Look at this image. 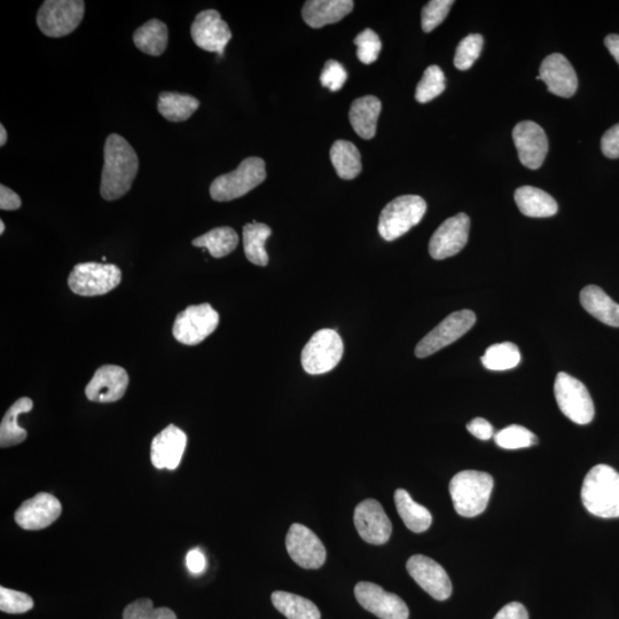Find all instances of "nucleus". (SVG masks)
Listing matches in <instances>:
<instances>
[{
	"label": "nucleus",
	"instance_id": "1",
	"mask_svg": "<svg viewBox=\"0 0 619 619\" xmlns=\"http://www.w3.org/2000/svg\"><path fill=\"white\" fill-rule=\"evenodd\" d=\"M104 169L100 193L106 201H115L130 191L138 174L139 159L132 146L122 136L112 133L104 148Z\"/></svg>",
	"mask_w": 619,
	"mask_h": 619
},
{
	"label": "nucleus",
	"instance_id": "2",
	"mask_svg": "<svg viewBox=\"0 0 619 619\" xmlns=\"http://www.w3.org/2000/svg\"><path fill=\"white\" fill-rule=\"evenodd\" d=\"M582 501L591 514L602 519L619 517V474L613 467L598 465L585 476Z\"/></svg>",
	"mask_w": 619,
	"mask_h": 619
},
{
	"label": "nucleus",
	"instance_id": "3",
	"mask_svg": "<svg viewBox=\"0 0 619 619\" xmlns=\"http://www.w3.org/2000/svg\"><path fill=\"white\" fill-rule=\"evenodd\" d=\"M492 476L477 470H464L453 476L450 493L456 512L464 517H475L487 509L493 490Z\"/></svg>",
	"mask_w": 619,
	"mask_h": 619
},
{
	"label": "nucleus",
	"instance_id": "4",
	"mask_svg": "<svg viewBox=\"0 0 619 619\" xmlns=\"http://www.w3.org/2000/svg\"><path fill=\"white\" fill-rule=\"evenodd\" d=\"M427 203L418 195H403L388 203L381 211L379 233L386 241L403 237L421 222Z\"/></svg>",
	"mask_w": 619,
	"mask_h": 619
},
{
	"label": "nucleus",
	"instance_id": "5",
	"mask_svg": "<svg viewBox=\"0 0 619 619\" xmlns=\"http://www.w3.org/2000/svg\"><path fill=\"white\" fill-rule=\"evenodd\" d=\"M266 179L265 162L260 158H248L230 174L217 177L210 185V197L218 202H227L244 197Z\"/></svg>",
	"mask_w": 619,
	"mask_h": 619
},
{
	"label": "nucleus",
	"instance_id": "6",
	"mask_svg": "<svg viewBox=\"0 0 619 619\" xmlns=\"http://www.w3.org/2000/svg\"><path fill=\"white\" fill-rule=\"evenodd\" d=\"M83 0H46L37 14L39 30L47 37L72 34L84 18Z\"/></svg>",
	"mask_w": 619,
	"mask_h": 619
},
{
	"label": "nucleus",
	"instance_id": "7",
	"mask_svg": "<svg viewBox=\"0 0 619 619\" xmlns=\"http://www.w3.org/2000/svg\"><path fill=\"white\" fill-rule=\"evenodd\" d=\"M554 394L561 412L568 419L582 426L593 420V399L589 390L574 376L559 373L555 380Z\"/></svg>",
	"mask_w": 619,
	"mask_h": 619
},
{
	"label": "nucleus",
	"instance_id": "8",
	"mask_svg": "<svg viewBox=\"0 0 619 619\" xmlns=\"http://www.w3.org/2000/svg\"><path fill=\"white\" fill-rule=\"evenodd\" d=\"M122 272L114 264H77L68 278L73 293L80 296H100L120 285Z\"/></svg>",
	"mask_w": 619,
	"mask_h": 619
},
{
	"label": "nucleus",
	"instance_id": "9",
	"mask_svg": "<svg viewBox=\"0 0 619 619\" xmlns=\"http://www.w3.org/2000/svg\"><path fill=\"white\" fill-rule=\"evenodd\" d=\"M343 352L341 336L333 329H321L302 351L304 371L311 375L331 372L341 362Z\"/></svg>",
	"mask_w": 619,
	"mask_h": 619
},
{
	"label": "nucleus",
	"instance_id": "10",
	"mask_svg": "<svg viewBox=\"0 0 619 619\" xmlns=\"http://www.w3.org/2000/svg\"><path fill=\"white\" fill-rule=\"evenodd\" d=\"M218 324V312L210 304L191 305L177 316L172 334L186 346H198L216 331Z\"/></svg>",
	"mask_w": 619,
	"mask_h": 619
},
{
	"label": "nucleus",
	"instance_id": "11",
	"mask_svg": "<svg viewBox=\"0 0 619 619\" xmlns=\"http://www.w3.org/2000/svg\"><path fill=\"white\" fill-rule=\"evenodd\" d=\"M476 323V315L470 310L451 313L432 332L428 333L415 348V356L426 358L458 341L472 329Z\"/></svg>",
	"mask_w": 619,
	"mask_h": 619
},
{
	"label": "nucleus",
	"instance_id": "12",
	"mask_svg": "<svg viewBox=\"0 0 619 619\" xmlns=\"http://www.w3.org/2000/svg\"><path fill=\"white\" fill-rule=\"evenodd\" d=\"M286 548L291 559L304 569H319L326 561V548L315 532L295 523L288 530Z\"/></svg>",
	"mask_w": 619,
	"mask_h": 619
},
{
	"label": "nucleus",
	"instance_id": "13",
	"mask_svg": "<svg viewBox=\"0 0 619 619\" xmlns=\"http://www.w3.org/2000/svg\"><path fill=\"white\" fill-rule=\"evenodd\" d=\"M191 36L200 49L224 56V50L231 41L232 31L216 10L202 11L191 26Z\"/></svg>",
	"mask_w": 619,
	"mask_h": 619
},
{
	"label": "nucleus",
	"instance_id": "14",
	"mask_svg": "<svg viewBox=\"0 0 619 619\" xmlns=\"http://www.w3.org/2000/svg\"><path fill=\"white\" fill-rule=\"evenodd\" d=\"M359 605L381 619H409L406 603L394 593L386 592L381 586L360 582L355 587Z\"/></svg>",
	"mask_w": 619,
	"mask_h": 619
},
{
	"label": "nucleus",
	"instance_id": "15",
	"mask_svg": "<svg viewBox=\"0 0 619 619\" xmlns=\"http://www.w3.org/2000/svg\"><path fill=\"white\" fill-rule=\"evenodd\" d=\"M406 568L414 581L430 597L438 601L448 600L451 597L452 583L441 564L428 556L414 555L407 561Z\"/></svg>",
	"mask_w": 619,
	"mask_h": 619
},
{
	"label": "nucleus",
	"instance_id": "16",
	"mask_svg": "<svg viewBox=\"0 0 619 619\" xmlns=\"http://www.w3.org/2000/svg\"><path fill=\"white\" fill-rule=\"evenodd\" d=\"M354 521L359 536L368 544H386L393 534V524L378 500L362 501L355 509Z\"/></svg>",
	"mask_w": 619,
	"mask_h": 619
},
{
	"label": "nucleus",
	"instance_id": "17",
	"mask_svg": "<svg viewBox=\"0 0 619 619\" xmlns=\"http://www.w3.org/2000/svg\"><path fill=\"white\" fill-rule=\"evenodd\" d=\"M470 219L466 214L453 216L438 227L429 242L434 260H445L461 252L468 242Z\"/></svg>",
	"mask_w": 619,
	"mask_h": 619
},
{
	"label": "nucleus",
	"instance_id": "18",
	"mask_svg": "<svg viewBox=\"0 0 619 619\" xmlns=\"http://www.w3.org/2000/svg\"><path fill=\"white\" fill-rule=\"evenodd\" d=\"M513 139L524 167L537 170L543 166L548 153V139L540 125L531 121L516 124Z\"/></svg>",
	"mask_w": 619,
	"mask_h": 619
},
{
	"label": "nucleus",
	"instance_id": "19",
	"mask_svg": "<svg viewBox=\"0 0 619 619\" xmlns=\"http://www.w3.org/2000/svg\"><path fill=\"white\" fill-rule=\"evenodd\" d=\"M129 386V375L124 368L116 365L101 366L94 373L85 396L97 403H115L125 395Z\"/></svg>",
	"mask_w": 619,
	"mask_h": 619
},
{
	"label": "nucleus",
	"instance_id": "20",
	"mask_svg": "<svg viewBox=\"0 0 619 619\" xmlns=\"http://www.w3.org/2000/svg\"><path fill=\"white\" fill-rule=\"evenodd\" d=\"M61 512L60 501L50 493L41 492L19 507L15 522L25 530H42L56 522Z\"/></svg>",
	"mask_w": 619,
	"mask_h": 619
},
{
	"label": "nucleus",
	"instance_id": "21",
	"mask_svg": "<svg viewBox=\"0 0 619 619\" xmlns=\"http://www.w3.org/2000/svg\"><path fill=\"white\" fill-rule=\"evenodd\" d=\"M537 80L547 85V90L561 98H571L577 91L578 78L569 60L560 53L551 54L540 65Z\"/></svg>",
	"mask_w": 619,
	"mask_h": 619
},
{
	"label": "nucleus",
	"instance_id": "22",
	"mask_svg": "<svg viewBox=\"0 0 619 619\" xmlns=\"http://www.w3.org/2000/svg\"><path fill=\"white\" fill-rule=\"evenodd\" d=\"M187 436L174 425L155 436L151 446V460L155 468L175 470L182 462Z\"/></svg>",
	"mask_w": 619,
	"mask_h": 619
},
{
	"label": "nucleus",
	"instance_id": "23",
	"mask_svg": "<svg viewBox=\"0 0 619 619\" xmlns=\"http://www.w3.org/2000/svg\"><path fill=\"white\" fill-rule=\"evenodd\" d=\"M355 3L352 0H309L302 10V17L311 28L319 29L346 18Z\"/></svg>",
	"mask_w": 619,
	"mask_h": 619
},
{
	"label": "nucleus",
	"instance_id": "24",
	"mask_svg": "<svg viewBox=\"0 0 619 619\" xmlns=\"http://www.w3.org/2000/svg\"><path fill=\"white\" fill-rule=\"evenodd\" d=\"M381 111V101L374 96L358 98L352 103L349 119L360 138L370 140L375 137Z\"/></svg>",
	"mask_w": 619,
	"mask_h": 619
},
{
	"label": "nucleus",
	"instance_id": "25",
	"mask_svg": "<svg viewBox=\"0 0 619 619\" xmlns=\"http://www.w3.org/2000/svg\"><path fill=\"white\" fill-rule=\"evenodd\" d=\"M515 202L524 216L532 218L552 217L558 213V203L540 188L522 186L515 192Z\"/></svg>",
	"mask_w": 619,
	"mask_h": 619
},
{
	"label": "nucleus",
	"instance_id": "26",
	"mask_svg": "<svg viewBox=\"0 0 619 619\" xmlns=\"http://www.w3.org/2000/svg\"><path fill=\"white\" fill-rule=\"evenodd\" d=\"M583 308L601 323L619 327V304L598 286L590 285L581 292Z\"/></svg>",
	"mask_w": 619,
	"mask_h": 619
},
{
	"label": "nucleus",
	"instance_id": "27",
	"mask_svg": "<svg viewBox=\"0 0 619 619\" xmlns=\"http://www.w3.org/2000/svg\"><path fill=\"white\" fill-rule=\"evenodd\" d=\"M133 42L138 49L152 57H160L167 50L169 31L166 23L152 19L133 34Z\"/></svg>",
	"mask_w": 619,
	"mask_h": 619
},
{
	"label": "nucleus",
	"instance_id": "28",
	"mask_svg": "<svg viewBox=\"0 0 619 619\" xmlns=\"http://www.w3.org/2000/svg\"><path fill=\"white\" fill-rule=\"evenodd\" d=\"M395 504L399 516L402 517L407 529L421 534L427 531L433 523V516L426 507L415 503L410 493L404 489L395 492Z\"/></svg>",
	"mask_w": 619,
	"mask_h": 619
},
{
	"label": "nucleus",
	"instance_id": "29",
	"mask_svg": "<svg viewBox=\"0 0 619 619\" xmlns=\"http://www.w3.org/2000/svg\"><path fill=\"white\" fill-rule=\"evenodd\" d=\"M199 107L200 101L190 94L162 92L159 96L158 111L170 122L179 123L191 119Z\"/></svg>",
	"mask_w": 619,
	"mask_h": 619
},
{
	"label": "nucleus",
	"instance_id": "30",
	"mask_svg": "<svg viewBox=\"0 0 619 619\" xmlns=\"http://www.w3.org/2000/svg\"><path fill=\"white\" fill-rule=\"evenodd\" d=\"M34 402L28 397L20 398L6 412L0 425V446L3 449L26 441L27 432L18 423L19 415L33 410Z\"/></svg>",
	"mask_w": 619,
	"mask_h": 619
},
{
	"label": "nucleus",
	"instance_id": "31",
	"mask_svg": "<svg viewBox=\"0 0 619 619\" xmlns=\"http://www.w3.org/2000/svg\"><path fill=\"white\" fill-rule=\"evenodd\" d=\"M331 160L336 174L342 179H355L362 172V156L350 141H335L331 148Z\"/></svg>",
	"mask_w": 619,
	"mask_h": 619
},
{
	"label": "nucleus",
	"instance_id": "32",
	"mask_svg": "<svg viewBox=\"0 0 619 619\" xmlns=\"http://www.w3.org/2000/svg\"><path fill=\"white\" fill-rule=\"evenodd\" d=\"M273 606L288 619H320V611L312 601L293 593H272Z\"/></svg>",
	"mask_w": 619,
	"mask_h": 619
},
{
	"label": "nucleus",
	"instance_id": "33",
	"mask_svg": "<svg viewBox=\"0 0 619 619\" xmlns=\"http://www.w3.org/2000/svg\"><path fill=\"white\" fill-rule=\"evenodd\" d=\"M194 247L206 248L211 256L222 258L230 255L239 244V235L231 227L223 226L194 239Z\"/></svg>",
	"mask_w": 619,
	"mask_h": 619
},
{
	"label": "nucleus",
	"instance_id": "34",
	"mask_svg": "<svg viewBox=\"0 0 619 619\" xmlns=\"http://www.w3.org/2000/svg\"><path fill=\"white\" fill-rule=\"evenodd\" d=\"M271 227L263 223H249L244 227V249L250 263L258 266L269 264L265 242L271 237Z\"/></svg>",
	"mask_w": 619,
	"mask_h": 619
},
{
	"label": "nucleus",
	"instance_id": "35",
	"mask_svg": "<svg viewBox=\"0 0 619 619\" xmlns=\"http://www.w3.org/2000/svg\"><path fill=\"white\" fill-rule=\"evenodd\" d=\"M521 352L516 344L504 342L493 344L481 358L485 368L489 371L501 372L513 370L521 362Z\"/></svg>",
	"mask_w": 619,
	"mask_h": 619
},
{
	"label": "nucleus",
	"instance_id": "36",
	"mask_svg": "<svg viewBox=\"0 0 619 619\" xmlns=\"http://www.w3.org/2000/svg\"><path fill=\"white\" fill-rule=\"evenodd\" d=\"M445 75L438 66H430L423 74L415 91V99L420 104H427L434 100L445 90Z\"/></svg>",
	"mask_w": 619,
	"mask_h": 619
},
{
	"label": "nucleus",
	"instance_id": "37",
	"mask_svg": "<svg viewBox=\"0 0 619 619\" xmlns=\"http://www.w3.org/2000/svg\"><path fill=\"white\" fill-rule=\"evenodd\" d=\"M495 442L501 449L519 450L536 445L538 438L526 427L513 425L500 430L495 435Z\"/></svg>",
	"mask_w": 619,
	"mask_h": 619
},
{
	"label": "nucleus",
	"instance_id": "38",
	"mask_svg": "<svg viewBox=\"0 0 619 619\" xmlns=\"http://www.w3.org/2000/svg\"><path fill=\"white\" fill-rule=\"evenodd\" d=\"M484 38L479 34L468 35L457 47L454 66L459 70L472 68L476 60L480 58L483 49Z\"/></svg>",
	"mask_w": 619,
	"mask_h": 619
},
{
	"label": "nucleus",
	"instance_id": "39",
	"mask_svg": "<svg viewBox=\"0 0 619 619\" xmlns=\"http://www.w3.org/2000/svg\"><path fill=\"white\" fill-rule=\"evenodd\" d=\"M123 619H177V616L169 608H154L151 599H139L124 609Z\"/></svg>",
	"mask_w": 619,
	"mask_h": 619
},
{
	"label": "nucleus",
	"instance_id": "40",
	"mask_svg": "<svg viewBox=\"0 0 619 619\" xmlns=\"http://www.w3.org/2000/svg\"><path fill=\"white\" fill-rule=\"evenodd\" d=\"M357 57L365 65L378 60L382 50L381 39L372 29H365L355 38Z\"/></svg>",
	"mask_w": 619,
	"mask_h": 619
},
{
	"label": "nucleus",
	"instance_id": "41",
	"mask_svg": "<svg viewBox=\"0 0 619 619\" xmlns=\"http://www.w3.org/2000/svg\"><path fill=\"white\" fill-rule=\"evenodd\" d=\"M454 2L452 0H432L423 7L421 14L422 29L425 33H432L434 29L448 17Z\"/></svg>",
	"mask_w": 619,
	"mask_h": 619
},
{
	"label": "nucleus",
	"instance_id": "42",
	"mask_svg": "<svg viewBox=\"0 0 619 619\" xmlns=\"http://www.w3.org/2000/svg\"><path fill=\"white\" fill-rule=\"evenodd\" d=\"M34 608V600L28 594L0 587V610L6 614H25Z\"/></svg>",
	"mask_w": 619,
	"mask_h": 619
},
{
	"label": "nucleus",
	"instance_id": "43",
	"mask_svg": "<svg viewBox=\"0 0 619 619\" xmlns=\"http://www.w3.org/2000/svg\"><path fill=\"white\" fill-rule=\"evenodd\" d=\"M348 80L346 69L335 60H328L325 64L323 73L320 75V82L324 88L336 92L343 88Z\"/></svg>",
	"mask_w": 619,
	"mask_h": 619
},
{
	"label": "nucleus",
	"instance_id": "44",
	"mask_svg": "<svg viewBox=\"0 0 619 619\" xmlns=\"http://www.w3.org/2000/svg\"><path fill=\"white\" fill-rule=\"evenodd\" d=\"M601 150L608 159H619V123L602 136Z\"/></svg>",
	"mask_w": 619,
	"mask_h": 619
},
{
	"label": "nucleus",
	"instance_id": "45",
	"mask_svg": "<svg viewBox=\"0 0 619 619\" xmlns=\"http://www.w3.org/2000/svg\"><path fill=\"white\" fill-rule=\"evenodd\" d=\"M467 430L481 441H489L495 436V430H493L491 423L483 418H475L470 421Z\"/></svg>",
	"mask_w": 619,
	"mask_h": 619
},
{
	"label": "nucleus",
	"instance_id": "46",
	"mask_svg": "<svg viewBox=\"0 0 619 619\" xmlns=\"http://www.w3.org/2000/svg\"><path fill=\"white\" fill-rule=\"evenodd\" d=\"M186 566L191 574H202L207 567V560L205 554L198 550V548H195V550L188 552L186 555Z\"/></svg>",
	"mask_w": 619,
	"mask_h": 619
},
{
	"label": "nucleus",
	"instance_id": "47",
	"mask_svg": "<svg viewBox=\"0 0 619 619\" xmlns=\"http://www.w3.org/2000/svg\"><path fill=\"white\" fill-rule=\"evenodd\" d=\"M22 206L21 198L11 188L0 185V209L2 210H18Z\"/></svg>",
	"mask_w": 619,
	"mask_h": 619
},
{
	"label": "nucleus",
	"instance_id": "48",
	"mask_svg": "<svg viewBox=\"0 0 619 619\" xmlns=\"http://www.w3.org/2000/svg\"><path fill=\"white\" fill-rule=\"evenodd\" d=\"M493 619H529V614L520 602L508 603Z\"/></svg>",
	"mask_w": 619,
	"mask_h": 619
},
{
	"label": "nucleus",
	"instance_id": "49",
	"mask_svg": "<svg viewBox=\"0 0 619 619\" xmlns=\"http://www.w3.org/2000/svg\"><path fill=\"white\" fill-rule=\"evenodd\" d=\"M605 44L611 56L615 58L619 65V35H609L605 39Z\"/></svg>",
	"mask_w": 619,
	"mask_h": 619
},
{
	"label": "nucleus",
	"instance_id": "50",
	"mask_svg": "<svg viewBox=\"0 0 619 619\" xmlns=\"http://www.w3.org/2000/svg\"><path fill=\"white\" fill-rule=\"evenodd\" d=\"M7 141V131L4 125H0V146L4 147Z\"/></svg>",
	"mask_w": 619,
	"mask_h": 619
},
{
	"label": "nucleus",
	"instance_id": "51",
	"mask_svg": "<svg viewBox=\"0 0 619 619\" xmlns=\"http://www.w3.org/2000/svg\"><path fill=\"white\" fill-rule=\"evenodd\" d=\"M5 232V224L3 221H0V234H4Z\"/></svg>",
	"mask_w": 619,
	"mask_h": 619
}]
</instances>
